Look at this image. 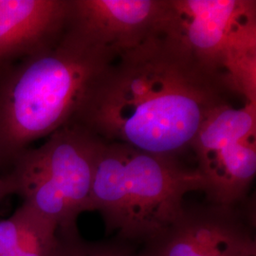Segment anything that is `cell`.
<instances>
[{
	"label": "cell",
	"mask_w": 256,
	"mask_h": 256,
	"mask_svg": "<svg viewBox=\"0 0 256 256\" xmlns=\"http://www.w3.org/2000/svg\"><path fill=\"white\" fill-rule=\"evenodd\" d=\"M230 92L221 77L160 30L110 64L72 124L106 142L176 158Z\"/></svg>",
	"instance_id": "obj_1"
},
{
	"label": "cell",
	"mask_w": 256,
	"mask_h": 256,
	"mask_svg": "<svg viewBox=\"0 0 256 256\" xmlns=\"http://www.w3.org/2000/svg\"><path fill=\"white\" fill-rule=\"evenodd\" d=\"M116 54L70 21L54 45L0 76V164L74 122Z\"/></svg>",
	"instance_id": "obj_2"
},
{
	"label": "cell",
	"mask_w": 256,
	"mask_h": 256,
	"mask_svg": "<svg viewBox=\"0 0 256 256\" xmlns=\"http://www.w3.org/2000/svg\"><path fill=\"white\" fill-rule=\"evenodd\" d=\"M72 0H0V72L12 62L38 54L68 25Z\"/></svg>",
	"instance_id": "obj_9"
},
{
	"label": "cell",
	"mask_w": 256,
	"mask_h": 256,
	"mask_svg": "<svg viewBox=\"0 0 256 256\" xmlns=\"http://www.w3.org/2000/svg\"><path fill=\"white\" fill-rule=\"evenodd\" d=\"M20 226L5 254L0 256H54L58 245V227L23 204Z\"/></svg>",
	"instance_id": "obj_10"
},
{
	"label": "cell",
	"mask_w": 256,
	"mask_h": 256,
	"mask_svg": "<svg viewBox=\"0 0 256 256\" xmlns=\"http://www.w3.org/2000/svg\"><path fill=\"white\" fill-rule=\"evenodd\" d=\"M160 30L221 77L230 92L256 102L254 0H167Z\"/></svg>",
	"instance_id": "obj_5"
},
{
	"label": "cell",
	"mask_w": 256,
	"mask_h": 256,
	"mask_svg": "<svg viewBox=\"0 0 256 256\" xmlns=\"http://www.w3.org/2000/svg\"><path fill=\"white\" fill-rule=\"evenodd\" d=\"M202 176L178 158L152 155L120 142H104L92 182L88 210L99 212L106 232L150 241L184 208L186 194L203 190Z\"/></svg>",
	"instance_id": "obj_3"
},
{
	"label": "cell",
	"mask_w": 256,
	"mask_h": 256,
	"mask_svg": "<svg viewBox=\"0 0 256 256\" xmlns=\"http://www.w3.org/2000/svg\"><path fill=\"white\" fill-rule=\"evenodd\" d=\"M27 148L1 178L0 196L16 194L23 204L54 221L61 234H78L77 218L88 210L92 182L104 140L78 124Z\"/></svg>",
	"instance_id": "obj_4"
},
{
	"label": "cell",
	"mask_w": 256,
	"mask_h": 256,
	"mask_svg": "<svg viewBox=\"0 0 256 256\" xmlns=\"http://www.w3.org/2000/svg\"><path fill=\"white\" fill-rule=\"evenodd\" d=\"M54 256H132L122 248L82 240L79 234H61Z\"/></svg>",
	"instance_id": "obj_11"
},
{
	"label": "cell",
	"mask_w": 256,
	"mask_h": 256,
	"mask_svg": "<svg viewBox=\"0 0 256 256\" xmlns=\"http://www.w3.org/2000/svg\"><path fill=\"white\" fill-rule=\"evenodd\" d=\"M190 148L209 203L234 206L244 202L256 174V104L240 108L228 102L218 106Z\"/></svg>",
	"instance_id": "obj_6"
},
{
	"label": "cell",
	"mask_w": 256,
	"mask_h": 256,
	"mask_svg": "<svg viewBox=\"0 0 256 256\" xmlns=\"http://www.w3.org/2000/svg\"><path fill=\"white\" fill-rule=\"evenodd\" d=\"M238 205L184 207L142 256H256L254 223Z\"/></svg>",
	"instance_id": "obj_7"
},
{
	"label": "cell",
	"mask_w": 256,
	"mask_h": 256,
	"mask_svg": "<svg viewBox=\"0 0 256 256\" xmlns=\"http://www.w3.org/2000/svg\"><path fill=\"white\" fill-rule=\"evenodd\" d=\"M167 0H72L70 21L117 58L160 30Z\"/></svg>",
	"instance_id": "obj_8"
},
{
	"label": "cell",
	"mask_w": 256,
	"mask_h": 256,
	"mask_svg": "<svg viewBox=\"0 0 256 256\" xmlns=\"http://www.w3.org/2000/svg\"><path fill=\"white\" fill-rule=\"evenodd\" d=\"M0 186H1V178H0ZM0 198H1V196H0Z\"/></svg>",
	"instance_id": "obj_12"
}]
</instances>
